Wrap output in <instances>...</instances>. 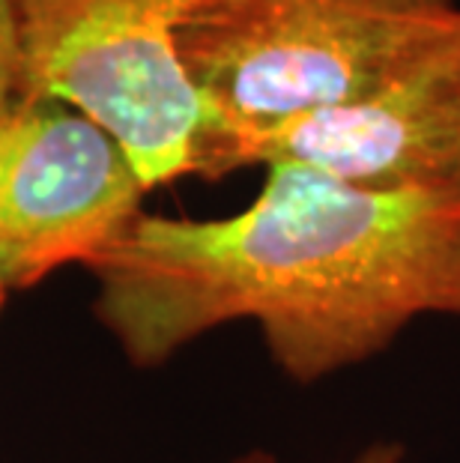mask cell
<instances>
[{"label": "cell", "instance_id": "6da1fadb", "mask_svg": "<svg viewBox=\"0 0 460 463\" xmlns=\"http://www.w3.org/2000/svg\"><path fill=\"white\" fill-rule=\"evenodd\" d=\"M84 269L96 320L135 368L251 320L284 377L314 386L416 320H460V192L365 189L278 162L246 210H144Z\"/></svg>", "mask_w": 460, "mask_h": 463}, {"label": "cell", "instance_id": "8992f818", "mask_svg": "<svg viewBox=\"0 0 460 463\" xmlns=\"http://www.w3.org/2000/svg\"><path fill=\"white\" fill-rule=\"evenodd\" d=\"M18 93V27L13 0H0V105Z\"/></svg>", "mask_w": 460, "mask_h": 463}, {"label": "cell", "instance_id": "7a4b0ae2", "mask_svg": "<svg viewBox=\"0 0 460 463\" xmlns=\"http://www.w3.org/2000/svg\"><path fill=\"white\" fill-rule=\"evenodd\" d=\"M457 6L460 0H215L177 39L203 102L198 146L359 99Z\"/></svg>", "mask_w": 460, "mask_h": 463}, {"label": "cell", "instance_id": "52a82bcc", "mask_svg": "<svg viewBox=\"0 0 460 463\" xmlns=\"http://www.w3.org/2000/svg\"><path fill=\"white\" fill-rule=\"evenodd\" d=\"M404 455H407V449L400 446V442L377 439V442H371V446H365L361 451H356V455L350 460H344V463H404ZM237 463H278V460L272 458L269 451H251V455L239 458Z\"/></svg>", "mask_w": 460, "mask_h": 463}, {"label": "cell", "instance_id": "5b68a950", "mask_svg": "<svg viewBox=\"0 0 460 463\" xmlns=\"http://www.w3.org/2000/svg\"><path fill=\"white\" fill-rule=\"evenodd\" d=\"M123 146L75 108L15 93L0 105V284L87 266L144 213Z\"/></svg>", "mask_w": 460, "mask_h": 463}, {"label": "cell", "instance_id": "ba28073f", "mask_svg": "<svg viewBox=\"0 0 460 463\" xmlns=\"http://www.w3.org/2000/svg\"><path fill=\"white\" fill-rule=\"evenodd\" d=\"M6 299H9V290L0 284V311H4V305H6Z\"/></svg>", "mask_w": 460, "mask_h": 463}, {"label": "cell", "instance_id": "277c9868", "mask_svg": "<svg viewBox=\"0 0 460 463\" xmlns=\"http://www.w3.org/2000/svg\"><path fill=\"white\" fill-rule=\"evenodd\" d=\"M278 162L365 189L460 192V6L365 96L267 132L201 144L194 176L224 180Z\"/></svg>", "mask_w": 460, "mask_h": 463}, {"label": "cell", "instance_id": "3957f363", "mask_svg": "<svg viewBox=\"0 0 460 463\" xmlns=\"http://www.w3.org/2000/svg\"><path fill=\"white\" fill-rule=\"evenodd\" d=\"M215 0H13L18 93L90 117L146 192L194 176L203 102L177 39Z\"/></svg>", "mask_w": 460, "mask_h": 463}]
</instances>
